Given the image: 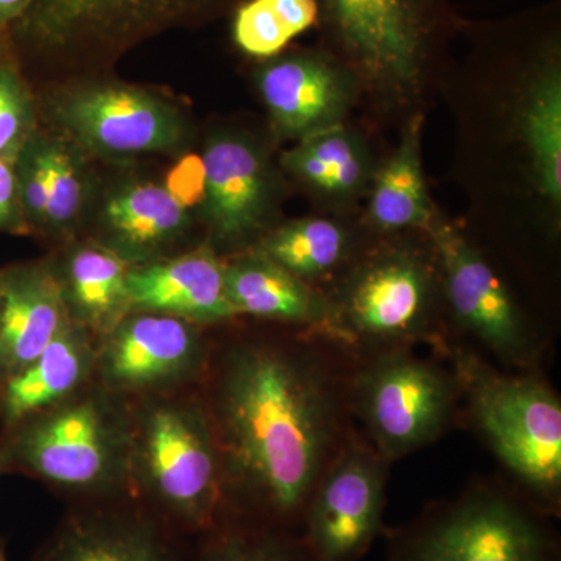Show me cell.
I'll return each mask as SVG.
<instances>
[{"instance_id": "28", "label": "cell", "mask_w": 561, "mask_h": 561, "mask_svg": "<svg viewBox=\"0 0 561 561\" xmlns=\"http://www.w3.org/2000/svg\"><path fill=\"white\" fill-rule=\"evenodd\" d=\"M201 561H319L300 534L253 523H230L216 531Z\"/></svg>"}, {"instance_id": "9", "label": "cell", "mask_w": 561, "mask_h": 561, "mask_svg": "<svg viewBox=\"0 0 561 561\" xmlns=\"http://www.w3.org/2000/svg\"><path fill=\"white\" fill-rule=\"evenodd\" d=\"M459 400L456 375L420 359L411 348L354 357L351 413L364 424L373 448L390 463L437 440Z\"/></svg>"}, {"instance_id": "34", "label": "cell", "mask_w": 561, "mask_h": 561, "mask_svg": "<svg viewBox=\"0 0 561 561\" xmlns=\"http://www.w3.org/2000/svg\"><path fill=\"white\" fill-rule=\"evenodd\" d=\"M0 309H2V287H0Z\"/></svg>"}, {"instance_id": "23", "label": "cell", "mask_w": 561, "mask_h": 561, "mask_svg": "<svg viewBox=\"0 0 561 561\" xmlns=\"http://www.w3.org/2000/svg\"><path fill=\"white\" fill-rule=\"evenodd\" d=\"M43 561H172L150 523L127 516H92L70 523Z\"/></svg>"}, {"instance_id": "30", "label": "cell", "mask_w": 561, "mask_h": 561, "mask_svg": "<svg viewBox=\"0 0 561 561\" xmlns=\"http://www.w3.org/2000/svg\"><path fill=\"white\" fill-rule=\"evenodd\" d=\"M44 173H46L47 205L44 225L65 230L79 216L84 201V186L79 165L65 147L36 140Z\"/></svg>"}, {"instance_id": "33", "label": "cell", "mask_w": 561, "mask_h": 561, "mask_svg": "<svg viewBox=\"0 0 561 561\" xmlns=\"http://www.w3.org/2000/svg\"><path fill=\"white\" fill-rule=\"evenodd\" d=\"M35 0H0V33L9 31L14 22L24 16Z\"/></svg>"}, {"instance_id": "29", "label": "cell", "mask_w": 561, "mask_h": 561, "mask_svg": "<svg viewBox=\"0 0 561 561\" xmlns=\"http://www.w3.org/2000/svg\"><path fill=\"white\" fill-rule=\"evenodd\" d=\"M35 113L9 33H0V160L16 164L33 139Z\"/></svg>"}, {"instance_id": "6", "label": "cell", "mask_w": 561, "mask_h": 561, "mask_svg": "<svg viewBox=\"0 0 561 561\" xmlns=\"http://www.w3.org/2000/svg\"><path fill=\"white\" fill-rule=\"evenodd\" d=\"M242 0H35L7 31L18 57L61 65L106 62L173 27L231 14Z\"/></svg>"}, {"instance_id": "11", "label": "cell", "mask_w": 561, "mask_h": 561, "mask_svg": "<svg viewBox=\"0 0 561 561\" xmlns=\"http://www.w3.org/2000/svg\"><path fill=\"white\" fill-rule=\"evenodd\" d=\"M139 460L151 493L192 529H210L224 501V468L216 434L195 409L161 405L139 434Z\"/></svg>"}, {"instance_id": "21", "label": "cell", "mask_w": 561, "mask_h": 561, "mask_svg": "<svg viewBox=\"0 0 561 561\" xmlns=\"http://www.w3.org/2000/svg\"><path fill=\"white\" fill-rule=\"evenodd\" d=\"M370 236L360 214L313 213L280 221L250 250L264 254L309 286L324 290Z\"/></svg>"}, {"instance_id": "27", "label": "cell", "mask_w": 561, "mask_h": 561, "mask_svg": "<svg viewBox=\"0 0 561 561\" xmlns=\"http://www.w3.org/2000/svg\"><path fill=\"white\" fill-rule=\"evenodd\" d=\"M127 261L114 251L84 247L70 257L68 289L81 320L95 328L119 323L128 302Z\"/></svg>"}, {"instance_id": "19", "label": "cell", "mask_w": 561, "mask_h": 561, "mask_svg": "<svg viewBox=\"0 0 561 561\" xmlns=\"http://www.w3.org/2000/svg\"><path fill=\"white\" fill-rule=\"evenodd\" d=\"M131 308L217 323L238 316L225 289V262L213 247L128 273Z\"/></svg>"}, {"instance_id": "25", "label": "cell", "mask_w": 561, "mask_h": 561, "mask_svg": "<svg viewBox=\"0 0 561 561\" xmlns=\"http://www.w3.org/2000/svg\"><path fill=\"white\" fill-rule=\"evenodd\" d=\"M187 221V209L154 183L122 187L103 209V224L117 245L138 253L171 242L186 230Z\"/></svg>"}, {"instance_id": "14", "label": "cell", "mask_w": 561, "mask_h": 561, "mask_svg": "<svg viewBox=\"0 0 561 561\" xmlns=\"http://www.w3.org/2000/svg\"><path fill=\"white\" fill-rule=\"evenodd\" d=\"M51 113L77 142L106 157L169 151L186 138L179 110L136 88H77L61 94Z\"/></svg>"}, {"instance_id": "7", "label": "cell", "mask_w": 561, "mask_h": 561, "mask_svg": "<svg viewBox=\"0 0 561 561\" xmlns=\"http://www.w3.org/2000/svg\"><path fill=\"white\" fill-rule=\"evenodd\" d=\"M548 518L522 493L479 483L387 531L389 561H560Z\"/></svg>"}, {"instance_id": "15", "label": "cell", "mask_w": 561, "mask_h": 561, "mask_svg": "<svg viewBox=\"0 0 561 561\" xmlns=\"http://www.w3.org/2000/svg\"><path fill=\"white\" fill-rule=\"evenodd\" d=\"M16 453L47 481L92 490L113 481L124 443L110 413L90 398L35 421L18 438Z\"/></svg>"}, {"instance_id": "2", "label": "cell", "mask_w": 561, "mask_h": 561, "mask_svg": "<svg viewBox=\"0 0 561 561\" xmlns=\"http://www.w3.org/2000/svg\"><path fill=\"white\" fill-rule=\"evenodd\" d=\"M354 356L305 331L294 345L247 343L228 354L217 393L224 485L231 482L261 526L301 535L313 490L356 432Z\"/></svg>"}, {"instance_id": "13", "label": "cell", "mask_w": 561, "mask_h": 561, "mask_svg": "<svg viewBox=\"0 0 561 561\" xmlns=\"http://www.w3.org/2000/svg\"><path fill=\"white\" fill-rule=\"evenodd\" d=\"M253 83L276 142H297L351 121L359 111V88L348 69L319 44L289 47L257 62Z\"/></svg>"}, {"instance_id": "24", "label": "cell", "mask_w": 561, "mask_h": 561, "mask_svg": "<svg viewBox=\"0 0 561 561\" xmlns=\"http://www.w3.org/2000/svg\"><path fill=\"white\" fill-rule=\"evenodd\" d=\"M90 346L77 328L68 323L47 348L24 370L11 376L5 391V413L20 420L61 400L87 375Z\"/></svg>"}, {"instance_id": "8", "label": "cell", "mask_w": 561, "mask_h": 561, "mask_svg": "<svg viewBox=\"0 0 561 561\" xmlns=\"http://www.w3.org/2000/svg\"><path fill=\"white\" fill-rule=\"evenodd\" d=\"M440 265L449 334L474 339L505 367L530 371L541 335L512 276L465 227L438 206L426 228Z\"/></svg>"}, {"instance_id": "22", "label": "cell", "mask_w": 561, "mask_h": 561, "mask_svg": "<svg viewBox=\"0 0 561 561\" xmlns=\"http://www.w3.org/2000/svg\"><path fill=\"white\" fill-rule=\"evenodd\" d=\"M0 370L16 375L32 364L65 327V295L44 268L0 278Z\"/></svg>"}, {"instance_id": "16", "label": "cell", "mask_w": 561, "mask_h": 561, "mask_svg": "<svg viewBox=\"0 0 561 561\" xmlns=\"http://www.w3.org/2000/svg\"><path fill=\"white\" fill-rule=\"evenodd\" d=\"M371 127L343 122L291 144L278 162L289 186L311 201L316 213L360 214L383 153Z\"/></svg>"}, {"instance_id": "10", "label": "cell", "mask_w": 561, "mask_h": 561, "mask_svg": "<svg viewBox=\"0 0 561 561\" xmlns=\"http://www.w3.org/2000/svg\"><path fill=\"white\" fill-rule=\"evenodd\" d=\"M271 140L239 128H221L206 140L203 217L216 247L243 253L280 224L289 183L273 161Z\"/></svg>"}, {"instance_id": "32", "label": "cell", "mask_w": 561, "mask_h": 561, "mask_svg": "<svg viewBox=\"0 0 561 561\" xmlns=\"http://www.w3.org/2000/svg\"><path fill=\"white\" fill-rule=\"evenodd\" d=\"M24 224L16 168L0 160V231H18Z\"/></svg>"}, {"instance_id": "20", "label": "cell", "mask_w": 561, "mask_h": 561, "mask_svg": "<svg viewBox=\"0 0 561 561\" xmlns=\"http://www.w3.org/2000/svg\"><path fill=\"white\" fill-rule=\"evenodd\" d=\"M424 125L426 114L405 122L373 175L360 209L362 224L373 234L426 231L438 208L424 172Z\"/></svg>"}, {"instance_id": "18", "label": "cell", "mask_w": 561, "mask_h": 561, "mask_svg": "<svg viewBox=\"0 0 561 561\" xmlns=\"http://www.w3.org/2000/svg\"><path fill=\"white\" fill-rule=\"evenodd\" d=\"M225 289L238 316L280 321L339 343L324 291L257 251H243L225 262Z\"/></svg>"}, {"instance_id": "26", "label": "cell", "mask_w": 561, "mask_h": 561, "mask_svg": "<svg viewBox=\"0 0 561 561\" xmlns=\"http://www.w3.org/2000/svg\"><path fill=\"white\" fill-rule=\"evenodd\" d=\"M317 21V0H242L231 11V39L247 57L268 60L316 28Z\"/></svg>"}, {"instance_id": "4", "label": "cell", "mask_w": 561, "mask_h": 561, "mask_svg": "<svg viewBox=\"0 0 561 561\" xmlns=\"http://www.w3.org/2000/svg\"><path fill=\"white\" fill-rule=\"evenodd\" d=\"M323 291L339 345L354 357L419 343L451 353L440 265L426 231L371 232Z\"/></svg>"}, {"instance_id": "5", "label": "cell", "mask_w": 561, "mask_h": 561, "mask_svg": "<svg viewBox=\"0 0 561 561\" xmlns=\"http://www.w3.org/2000/svg\"><path fill=\"white\" fill-rule=\"evenodd\" d=\"M454 375L471 423L523 496L553 516L561 504V402L541 379L505 375L478 354L453 346Z\"/></svg>"}, {"instance_id": "3", "label": "cell", "mask_w": 561, "mask_h": 561, "mask_svg": "<svg viewBox=\"0 0 561 561\" xmlns=\"http://www.w3.org/2000/svg\"><path fill=\"white\" fill-rule=\"evenodd\" d=\"M321 49L350 70L373 130L430 113L467 18L451 0H317Z\"/></svg>"}, {"instance_id": "31", "label": "cell", "mask_w": 561, "mask_h": 561, "mask_svg": "<svg viewBox=\"0 0 561 561\" xmlns=\"http://www.w3.org/2000/svg\"><path fill=\"white\" fill-rule=\"evenodd\" d=\"M165 190L171 192L186 209L202 203L203 192H205V168H203L202 157L186 154L181 158L169 172Z\"/></svg>"}, {"instance_id": "17", "label": "cell", "mask_w": 561, "mask_h": 561, "mask_svg": "<svg viewBox=\"0 0 561 561\" xmlns=\"http://www.w3.org/2000/svg\"><path fill=\"white\" fill-rule=\"evenodd\" d=\"M201 353V339L186 320L142 313L113 328L103 350L102 375L125 389L153 386L190 371Z\"/></svg>"}, {"instance_id": "1", "label": "cell", "mask_w": 561, "mask_h": 561, "mask_svg": "<svg viewBox=\"0 0 561 561\" xmlns=\"http://www.w3.org/2000/svg\"><path fill=\"white\" fill-rule=\"evenodd\" d=\"M467 230L508 275L556 271L561 245V0L467 20L438 87Z\"/></svg>"}, {"instance_id": "12", "label": "cell", "mask_w": 561, "mask_h": 561, "mask_svg": "<svg viewBox=\"0 0 561 561\" xmlns=\"http://www.w3.org/2000/svg\"><path fill=\"white\" fill-rule=\"evenodd\" d=\"M389 465L356 434L334 457L302 518V540L317 560L359 561L370 551L383 531Z\"/></svg>"}]
</instances>
